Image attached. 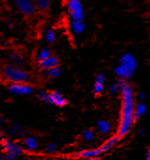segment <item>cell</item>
I'll use <instances>...</instances> for the list:
<instances>
[{
	"label": "cell",
	"instance_id": "484cf974",
	"mask_svg": "<svg viewBox=\"0 0 150 160\" xmlns=\"http://www.w3.org/2000/svg\"><path fill=\"white\" fill-rule=\"evenodd\" d=\"M137 97H138V100H139V101H143V100H144V98H145V95H144V93H143V92H139V93L137 94Z\"/></svg>",
	"mask_w": 150,
	"mask_h": 160
},
{
	"label": "cell",
	"instance_id": "ffe728a7",
	"mask_svg": "<svg viewBox=\"0 0 150 160\" xmlns=\"http://www.w3.org/2000/svg\"><path fill=\"white\" fill-rule=\"evenodd\" d=\"M82 138H83V140H85L87 142H91L95 138V134L92 130L87 129L82 133Z\"/></svg>",
	"mask_w": 150,
	"mask_h": 160
},
{
	"label": "cell",
	"instance_id": "f546056e",
	"mask_svg": "<svg viewBox=\"0 0 150 160\" xmlns=\"http://www.w3.org/2000/svg\"><path fill=\"white\" fill-rule=\"evenodd\" d=\"M84 160H99L97 157H94V158H89V159H84Z\"/></svg>",
	"mask_w": 150,
	"mask_h": 160
},
{
	"label": "cell",
	"instance_id": "ba28073f",
	"mask_svg": "<svg viewBox=\"0 0 150 160\" xmlns=\"http://www.w3.org/2000/svg\"><path fill=\"white\" fill-rule=\"evenodd\" d=\"M1 145L6 153H11V154L16 155V156L22 154L23 151H24L21 145H19L18 143L12 142L9 138H2Z\"/></svg>",
	"mask_w": 150,
	"mask_h": 160
},
{
	"label": "cell",
	"instance_id": "277c9868",
	"mask_svg": "<svg viewBox=\"0 0 150 160\" xmlns=\"http://www.w3.org/2000/svg\"><path fill=\"white\" fill-rule=\"evenodd\" d=\"M118 138L115 137H111L110 138H109L104 144H102L100 147L96 148V149H91V150H83L80 151L77 153V157L83 158V159H89V158H94V157H97L98 155L102 154L103 152L109 151L110 149H111L118 141Z\"/></svg>",
	"mask_w": 150,
	"mask_h": 160
},
{
	"label": "cell",
	"instance_id": "1f68e13d",
	"mask_svg": "<svg viewBox=\"0 0 150 160\" xmlns=\"http://www.w3.org/2000/svg\"><path fill=\"white\" fill-rule=\"evenodd\" d=\"M62 160H75V159H72V158H63Z\"/></svg>",
	"mask_w": 150,
	"mask_h": 160
},
{
	"label": "cell",
	"instance_id": "8992f818",
	"mask_svg": "<svg viewBox=\"0 0 150 160\" xmlns=\"http://www.w3.org/2000/svg\"><path fill=\"white\" fill-rule=\"evenodd\" d=\"M66 6L70 12V16L72 20L83 21L84 11H83V7H82L80 0H68Z\"/></svg>",
	"mask_w": 150,
	"mask_h": 160
},
{
	"label": "cell",
	"instance_id": "52a82bcc",
	"mask_svg": "<svg viewBox=\"0 0 150 160\" xmlns=\"http://www.w3.org/2000/svg\"><path fill=\"white\" fill-rule=\"evenodd\" d=\"M16 8L25 16H31L34 14L36 5L34 0H14Z\"/></svg>",
	"mask_w": 150,
	"mask_h": 160
},
{
	"label": "cell",
	"instance_id": "f1b7e54d",
	"mask_svg": "<svg viewBox=\"0 0 150 160\" xmlns=\"http://www.w3.org/2000/svg\"><path fill=\"white\" fill-rule=\"evenodd\" d=\"M146 159L147 160H150V148L148 149L147 151V153H146Z\"/></svg>",
	"mask_w": 150,
	"mask_h": 160
},
{
	"label": "cell",
	"instance_id": "83f0119b",
	"mask_svg": "<svg viewBox=\"0 0 150 160\" xmlns=\"http://www.w3.org/2000/svg\"><path fill=\"white\" fill-rule=\"evenodd\" d=\"M6 25H7L8 27L11 28V27H12L13 24H12V22H11V20H7V21H6Z\"/></svg>",
	"mask_w": 150,
	"mask_h": 160
},
{
	"label": "cell",
	"instance_id": "3957f363",
	"mask_svg": "<svg viewBox=\"0 0 150 160\" xmlns=\"http://www.w3.org/2000/svg\"><path fill=\"white\" fill-rule=\"evenodd\" d=\"M2 73L4 79L11 83H26V82L30 80V76L26 71L12 63L6 65Z\"/></svg>",
	"mask_w": 150,
	"mask_h": 160
},
{
	"label": "cell",
	"instance_id": "44dd1931",
	"mask_svg": "<svg viewBox=\"0 0 150 160\" xmlns=\"http://www.w3.org/2000/svg\"><path fill=\"white\" fill-rule=\"evenodd\" d=\"M61 73H62L61 68H59V67H56V68H53L52 69L47 71V76L52 78V79H57L61 76Z\"/></svg>",
	"mask_w": 150,
	"mask_h": 160
},
{
	"label": "cell",
	"instance_id": "8fae6325",
	"mask_svg": "<svg viewBox=\"0 0 150 160\" xmlns=\"http://www.w3.org/2000/svg\"><path fill=\"white\" fill-rule=\"evenodd\" d=\"M24 146H25L26 150H27V151H35L38 148L39 143L35 138L28 137L24 140Z\"/></svg>",
	"mask_w": 150,
	"mask_h": 160
},
{
	"label": "cell",
	"instance_id": "6da1fadb",
	"mask_svg": "<svg viewBox=\"0 0 150 160\" xmlns=\"http://www.w3.org/2000/svg\"><path fill=\"white\" fill-rule=\"evenodd\" d=\"M119 85H120V94H121L122 107H121V116H120V121H119V126L116 135L118 138L125 137L129 132L133 124V121L135 119L133 90L131 86L125 80H120Z\"/></svg>",
	"mask_w": 150,
	"mask_h": 160
},
{
	"label": "cell",
	"instance_id": "7c38bea8",
	"mask_svg": "<svg viewBox=\"0 0 150 160\" xmlns=\"http://www.w3.org/2000/svg\"><path fill=\"white\" fill-rule=\"evenodd\" d=\"M104 82H105V76L103 74H99L96 76V81H95V84H94V92L96 94H99L103 91Z\"/></svg>",
	"mask_w": 150,
	"mask_h": 160
},
{
	"label": "cell",
	"instance_id": "4dcf8cb0",
	"mask_svg": "<svg viewBox=\"0 0 150 160\" xmlns=\"http://www.w3.org/2000/svg\"><path fill=\"white\" fill-rule=\"evenodd\" d=\"M138 133H139V134H142V133H143V129H142V128H141V129H139Z\"/></svg>",
	"mask_w": 150,
	"mask_h": 160
},
{
	"label": "cell",
	"instance_id": "2e32d148",
	"mask_svg": "<svg viewBox=\"0 0 150 160\" xmlns=\"http://www.w3.org/2000/svg\"><path fill=\"white\" fill-rule=\"evenodd\" d=\"M36 9H38L40 12H45L49 9L51 0H34Z\"/></svg>",
	"mask_w": 150,
	"mask_h": 160
},
{
	"label": "cell",
	"instance_id": "d4e9b609",
	"mask_svg": "<svg viewBox=\"0 0 150 160\" xmlns=\"http://www.w3.org/2000/svg\"><path fill=\"white\" fill-rule=\"evenodd\" d=\"M1 160H17V156L11 153H5L2 155Z\"/></svg>",
	"mask_w": 150,
	"mask_h": 160
},
{
	"label": "cell",
	"instance_id": "4fadbf2b",
	"mask_svg": "<svg viewBox=\"0 0 150 160\" xmlns=\"http://www.w3.org/2000/svg\"><path fill=\"white\" fill-rule=\"evenodd\" d=\"M70 28L75 34H80L81 32H83V30L85 28V25H84L83 21L72 20L70 23Z\"/></svg>",
	"mask_w": 150,
	"mask_h": 160
},
{
	"label": "cell",
	"instance_id": "d6a6232c",
	"mask_svg": "<svg viewBox=\"0 0 150 160\" xmlns=\"http://www.w3.org/2000/svg\"><path fill=\"white\" fill-rule=\"evenodd\" d=\"M149 1H150V0H149Z\"/></svg>",
	"mask_w": 150,
	"mask_h": 160
},
{
	"label": "cell",
	"instance_id": "d6986e66",
	"mask_svg": "<svg viewBox=\"0 0 150 160\" xmlns=\"http://www.w3.org/2000/svg\"><path fill=\"white\" fill-rule=\"evenodd\" d=\"M49 57H51V53H50V49H48V48L40 49L37 56H36V58H37V60L39 62H42V61H44V60H45V59H47Z\"/></svg>",
	"mask_w": 150,
	"mask_h": 160
},
{
	"label": "cell",
	"instance_id": "ac0fdd59",
	"mask_svg": "<svg viewBox=\"0 0 150 160\" xmlns=\"http://www.w3.org/2000/svg\"><path fill=\"white\" fill-rule=\"evenodd\" d=\"M56 37H57V34H56V31L52 28H48L45 30V39L46 42L48 43H54L55 40H56Z\"/></svg>",
	"mask_w": 150,
	"mask_h": 160
},
{
	"label": "cell",
	"instance_id": "7402d4cb",
	"mask_svg": "<svg viewBox=\"0 0 150 160\" xmlns=\"http://www.w3.org/2000/svg\"><path fill=\"white\" fill-rule=\"evenodd\" d=\"M21 130H22V129H21L20 125H18V124H13V125H12V126L10 127V129H9L8 133H9V135H11V136H14V135H17V136H18V134H19V132H20Z\"/></svg>",
	"mask_w": 150,
	"mask_h": 160
},
{
	"label": "cell",
	"instance_id": "5b68a950",
	"mask_svg": "<svg viewBox=\"0 0 150 160\" xmlns=\"http://www.w3.org/2000/svg\"><path fill=\"white\" fill-rule=\"evenodd\" d=\"M38 97L44 102L53 104V105H56L59 107L64 106L67 103V100L65 99V97L59 91H54L51 93L40 92L38 94Z\"/></svg>",
	"mask_w": 150,
	"mask_h": 160
},
{
	"label": "cell",
	"instance_id": "603a6c76",
	"mask_svg": "<svg viewBox=\"0 0 150 160\" xmlns=\"http://www.w3.org/2000/svg\"><path fill=\"white\" fill-rule=\"evenodd\" d=\"M56 150H57V145L55 143H49L45 148V152L48 153H53L56 152Z\"/></svg>",
	"mask_w": 150,
	"mask_h": 160
},
{
	"label": "cell",
	"instance_id": "5bb4252c",
	"mask_svg": "<svg viewBox=\"0 0 150 160\" xmlns=\"http://www.w3.org/2000/svg\"><path fill=\"white\" fill-rule=\"evenodd\" d=\"M97 129L101 134H108L111 129V125L107 120H99L97 121Z\"/></svg>",
	"mask_w": 150,
	"mask_h": 160
},
{
	"label": "cell",
	"instance_id": "7a4b0ae2",
	"mask_svg": "<svg viewBox=\"0 0 150 160\" xmlns=\"http://www.w3.org/2000/svg\"><path fill=\"white\" fill-rule=\"evenodd\" d=\"M136 68L137 61L135 57L129 53H127L120 59V63L115 68L114 73L121 80H126L133 76Z\"/></svg>",
	"mask_w": 150,
	"mask_h": 160
},
{
	"label": "cell",
	"instance_id": "e0dca14e",
	"mask_svg": "<svg viewBox=\"0 0 150 160\" xmlns=\"http://www.w3.org/2000/svg\"><path fill=\"white\" fill-rule=\"evenodd\" d=\"M9 58H10V60L12 61V65H15V66L20 65V63L23 62V56H22L19 52H17V51H12V52H11L10 55H9Z\"/></svg>",
	"mask_w": 150,
	"mask_h": 160
},
{
	"label": "cell",
	"instance_id": "30bf717a",
	"mask_svg": "<svg viewBox=\"0 0 150 160\" xmlns=\"http://www.w3.org/2000/svg\"><path fill=\"white\" fill-rule=\"evenodd\" d=\"M58 59L54 56H51L42 62H39V67L41 69L43 70H45V71H48L50 69H52L53 68H56L58 67Z\"/></svg>",
	"mask_w": 150,
	"mask_h": 160
},
{
	"label": "cell",
	"instance_id": "9c48e42d",
	"mask_svg": "<svg viewBox=\"0 0 150 160\" xmlns=\"http://www.w3.org/2000/svg\"><path fill=\"white\" fill-rule=\"evenodd\" d=\"M9 91L15 95H29L33 92V88L27 83H12L9 86Z\"/></svg>",
	"mask_w": 150,
	"mask_h": 160
},
{
	"label": "cell",
	"instance_id": "cb8c5ba5",
	"mask_svg": "<svg viewBox=\"0 0 150 160\" xmlns=\"http://www.w3.org/2000/svg\"><path fill=\"white\" fill-rule=\"evenodd\" d=\"M110 91L113 94L117 93L120 91V85H119V82H113L112 84L110 85Z\"/></svg>",
	"mask_w": 150,
	"mask_h": 160
},
{
	"label": "cell",
	"instance_id": "9a60e30c",
	"mask_svg": "<svg viewBox=\"0 0 150 160\" xmlns=\"http://www.w3.org/2000/svg\"><path fill=\"white\" fill-rule=\"evenodd\" d=\"M147 111V108L145 106V104H143V102H139L135 105V110H134V117H135V119L143 117L145 115Z\"/></svg>",
	"mask_w": 150,
	"mask_h": 160
},
{
	"label": "cell",
	"instance_id": "4316f807",
	"mask_svg": "<svg viewBox=\"0 0 150 160\" xmlns=\"http://www.w3.org/2000/svg\"><path fill=\"white\" fill-rule=\"evenodd\" d=\"M25 134H26L25 131H24V130H21V131L19 132V134H18V137H19V138H23V137L25 136Z\"/></svg>",
	"mask_w": 150,
	"mask_h": 160
}]
</instances>
